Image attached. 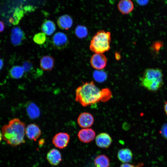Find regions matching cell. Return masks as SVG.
<instances>
[{
	"mask_svg": "<svg viewBox=\"0 0 167 167\" xmlns=\"http://www.w3.org/2000/svg\"><path fill=\"white\" fill-rule=\"evenodd\" d=\"M24 71L22 66H15L11 67L9 71V75L11 78L19 79L23 76Z\"/></svg>",
	"mask_w": 167,
	"mask_h": 167,
	"instance_id": "21",
	"label": "cell"
},
{
	"mask_svg": "<svg viewBox=\"0 0 167 167\" xmlns=\"http://www.w3.org/2000/svg\"><path fill=\"white\" fill-rule=\"evenodd\" d=\"M41 29L45 35L50 36L52 35L55 31V24L52 21L46 20L42 24Z\"/></svg>",
	"mask_w": 167,
	"mask_h": 167,
	"instance_id": "19",
	"label": "cell"
},
{
	"mask_svg": "<svg viewBox=\"0 0 167 167\" xmlns=\"http://www.w3.org/2000/svg\"><path fill=\"white\" fill-rule=\"evenodd\" d=\"M55 63L54 58L49 55H46L42 57L40 60V65L43 70L50 71L53 68Z\"/></svg>",
	"mask_w": 167,
	"mask_h": 167,
	"instance_id": "15",
	"label": "cell"
},
{
	"mask_svg": "<svg viewBox=\"0 0 167 167\" xmlns=\"http://www.w3.org/2000/svg\"><path fill=\"white\" fill-rule=\"evenodd\" d=\"M90 62L93 68L100 70L104 68L106 66L107 59L103 54L95 53L92 56Z\"/></svg>",
	"mask_w": 167,
	"mask_h": 167,
	"instance_id": "6",
	"label": "cell"
},
{
	"mask_svg": "<svg viewBox=\"0 0 167 167\" xmlns=\"http://www.w3.org/2000/svg\"><path fill=\"white\" fill-rule=\"evenodd\" d=\"M46 158L50 164L56 166L61 161L62 155L59 150L55 148H53L48 152Z\"/></svg>",
	"mask_w": 167,
	"mask_h": 167,
	"instance_id": "13",
	"label": "cell"
},
{
	"mask_svg": "<svg viewBox=\"0 0 167 167\" xmlns=\"http://www.w3.org/2000/svg\"><path fill=\"white\" fill-rule=\"evenodd\" d=\"M2 137V132L0 131V143L1 142Z\"/></svg>",
	"mask_w": 167,
	"mask_h": 167,
	"instance_id": "32",
	"label": "cell"
},
{
	"mask_svg": "<svg viewBox=\"0 0 167 167\" xmlns=\"http://www.w3.org/2000/svg\"><path fill=\"white\" fill-rule=\"evenodd\" d=\"M96 145L102 148H107L111 143L112 139L110 136L106 133H101L98 135L95 139Z\"/></svg>",
	"mask_w": 167,
	"mask_h": 167,
	"instance_id": "12",
	"label": "cell"
},
{
	"mask_svg": "<svg viewBox=\"0 0 167 167\" xmlns=\"http://www.w3.org/2000/svg\"><path fill=\"white\" fill-rule=\"evenodd\" d=\"M70 139V135L67 133L59 132L54 136L52 142L56 147L59 149H63L67 146Z\"/></svg>",
	"mask_w": 167,
	"mask_h": 167,
	"instance_id": "7",
	"label": "cell"
},
{
	"mask_svg": "<svg viewBox=\"0 0 167 167\" xmlns=\"http://www.w3.org/2000/svg\"><path fill=\"white\" fill-rule=\"evenodd\" d=\"M96 133L91 128H84L80 130L78 134L79 140L84 143H89L95 138Z\"/></svg>",
	"mask_w": 167,
	"mask_h": 167,
	"instance_id": "11",
	"label": "cell"
},
{
	"mask_svg": "<svg viewBox=\"0 0 167 167\" xmlns=\"http://www.w3.org/2000/svg\"><path fill=\"white\" fill-rule=\"evenodd\" d=\"M119 160L124 163H127L131 161L133 157L131 151L129 149L123 148L120 150L118 153Z\"/></svg>",
	"mask_w": 167,
	"mask_h": 167,
	"instance_id": "17",
	"label": "cell"
},
{
	"mask_svg": "<svg viewBox=\"0 0 167 167\" xmlns=\"http://www.w3.org/2000/svg\"><path fill=\"white\" fill-rule=\"evenodd\" d=\"M118 7L122 14H127L133 11L134 6L131 0H121L118 4Z\"/></svg>",
	"mask_w": 167,
	"mask_h": 167,
	"instance_id": "14",
	"label": "cell"
},
{
	"mask_svg": "<svg viewBox=\"0 0 167 167\" xmlns=\"http://www.w3.org/2000/svg\"><path fill=\"white\" fill-rule=\"evenodd\" d=\"M112 94L107 88L100 89L93 81L83 83L75 90V100L86 107L100 101L105 102L110 99Z\"/></svg>",
	"mask_w": 167,
	"mask_h": 167,
	"instance_id": "1",
	"label": "cell"
},
{
	"mask_svg": "<svg viewBox=\"0 0 167 167\" xmlns=\"http://www.w3.org/2000/svg\"><path fill=\"white\" fill-rule=\"evenodd\" d=\"M3 66V62L2 60L0 58V70H1Z\"/></svg>",
	"mask_w": 167,
	"mask_h": 167,
	"instance_id": "30",
	"label": "cell"
},
{
	"mask_svg": "<svg viewBox=\"0 0 167 167\" xmlns=\"http://www.w3.org/2000/svg\"><path fill=\"white\" fill-rule=\"evenodd\" d=\"M4 29V25L3 23L0 21V32H2Z\"/></svg>",
	"mask_w": 167,
	"mask_h": 167,
	"instance_id": "29",
	"label": "cell"
},
{
	"mask_svg": "<svg viewBox=\"0 0 167 167\" xmlns=\"http://www.w3.org/2000/svg\"><path fill=\"white\" fill-rule=\"evenodd\" d=\"M109 159L106 156L101 155L95 158L94 163L96 167H109Z\"/></svg>",
	"mask_w": 167,
	"mask_h": 167,
	"instance_id": "20",
	"label": "cell"
},
{
	"mask_svg": "<svg viewBox=\"0 0 167 167\" xmlns=\"http://www.w3.org/2000/svg\"><path fill=\"white\" fill-rule=\"evenodd\" d=\"M93 77L95 79L99 82L104 81L107 78L106 73L103 71H97L94 73Z\"/></svg>",
	"mask_w": 167,
	"mask_h": 167,
	"instance_id": "24",
	"label": "cell"
},
{
	"mask_svg": "<svg viewBox=\"0 0 167 167\" xmlns=\"http://www.w3.org/2000/svg\"><path fill=\"white\" fill-rule=\"evenodd\" d=\"M164 109L166 114L167 115V102L165 103L164 105Z\"/></svg>",
	"mask_w": 167,
	"mask_h": 167,
	"instance_id": "31",
	"label": "cell"
},
{
	"mask_svg": "<svg viewBox=\"0 0 167 167\" xmlns=\"http://www.w3.org/2000/svg\"><path fill=\"white\" fill-rule=\"evenodd\" d=\"M163 75L162 70L158 68H148L144 71L140 78L142 86L147 90L155 91L162 86Z\"/></svg>",
	"mask_w": 167,
	"mask_h": 167,
	"instance_id": "3",
	"label": "cell"
},
{
	"mask_svg": "<svg viewBox=\"0 0 167 167\" xmlns=\"http://www.w3.org/2000/svg\"><path fill=\"white\" fill-rule=\"evenodd\" d=\"M25 134L29 139L36 141L41 135V131L37 125L34 123H31L26 127Z\"/></svg>",
	"mask_w": 167,
	"mask_h": 167,
	"instance_id": "10",
	"label": "cell"
},
{
	"mask_svg": "<svg viewBox=\"0 0 167 167\" xmlns=\"http://www.w3.org/2000/svg\"><path fill=\"white\" fill-rule=\"evenodd\" d=\"M161 132L162 135L167 139V124H165L163 126Z\"/></svg>",
	"mask_w": 167,
	"mask_h": 167,
	"instance_id": "26",
	"label": "cell"
},
{
	"mask_svg": "<svg viewBox=\"0 0 167 167\" xmlns=\"http://www.w3.org/2000/svg\"><path fill=\"white\" fill-rule=\"evenodd\" d=\"M52 41L53 47L58 50L66 48L69 43L67 36L61 32H57L52 37Z\"/></svg>",
	"mask_w": 167,
	"mask_h": 167,
	"instance_id": "5",
	"label": "cell"
},
{
	"mask_svg": "<svg viewBox=\"0 0 167 167\" xmlns=\"http://www.w3.org/2000/svg\"><path fill=\"white\" fill-rule=\"evenodd\" d=\"M77 121L80 127L84 128H88L92 125L94 119L91 113L88 112H83L79 115Z\"/></svg>",
	"mask_w": 167,
	"mask_h": 167,
	"instance_id": "9",
	"label": "cell"
},
{
	"mask_svg": "<svg viewBox=\"0 0 167 167\" xmlns=\"http://www.w3.org/2000/svg\"><path fill=\"white\" fill-rule=\"evenodd\" d=\"M150 0H136L137 4L140 6H144L146 5Z\"/></svg>",
	"mask_w": 167,
	"mask_h": 167,
	"instance_id": "28",
	"label": "cell"
},
{
	"mask_svg": "<svg viewBox=\"0 0 167 167\" xmlns=\"http://www.w3.org/2000/svg\"><path fill=\"white\" fill-rule=\"evenodd\" d=\"M73 23L72 18L68 15H64L60 16L57 21V24L60 28L66 30L69 29L71 27Z\"/></svg>",
	"mask_w": 167,
	"mask_h": 167,
	"instance_id": "16",
	"label": "cell"
},
{
	"mask_svg": "<svg viewBox=\"0 0 167 167\" xmlns=\"http://www.w3.org/2000/svg\"><path fill=\"white\" fill-rule=\"evenodd\" d=\"M22 67L24 71L26 72L31 71L33 68L32 63L29 60H27L24 62Z\"/></svg>",
	"mask_w": 167,
	"mask_h": 167,
	"instance_id": "25",
	"label": "cell"
},
{
	"mask_svg": "<svg viewBox=\"0 0 167 167\" xmlns=\"http://www.w3.org/2000/svg\"><path fill=\"white\" fill-rule=\"evenodd\" d=\"M142 164H139L136 165L127 163H125L121 165L120 167H141Z\"/></svg>",
	"mask_w": 167,
	"mask_h": 167,
	"instance_id": "27",
	"label": "cell"
},
{
	"mask_svg": "<svg viewBox=\"0 0 167 167\" xmlns=\"http://www.w3.org/2000/svg\"><path fill=\"white\" fill-rule=\"evenodd\" d=\"M25 39V33L20 27H15L12 28L11 32V40L14 46L21 45Z\"/></svg>",
	"mask_w": 167,
	"mask_h": 167,
	"instance_id": "8",
	"label": "cell"
},
{
	"mask_svg": "<svg viewBox=\"0 0 167 167\" xmlns=\"http://www.w3.org/2000/svg\"><path fill=\"white\" fill-rule=\"evenodd\" d=\"M25 125L18 118H14L2 127V138L6 143L13 146L25 142Z\"/></svg>",
	"mask_w": 167,
	"mask_h": 167,
	"instance_id": "2",
	"label": "cell"
},
{
	"mask_svg": "<svg viewBox=\"0 0 167 167\" xmlns=\"http://www.w3.org/2000/svg\"><path fill=\"white\" fill-rule=\"evenodd\" d=\"M45 34L43 32H39L36 34L34 36L33 40L36 43L41 45L43 44L46 39Z\"/></svg>",
	"mask_w": 167,
	"mask_h": 167,
	"instance_id": "22",
	"label": "cell"
},
{
	"mask_svg": "<svg viewBox=\"0 0 167 167\" xmlns=\"http://www.w3.org/2000/svg\"><path fill=\"white\" fill-rule=\"evenodd\" d=\"M111 33L103 30L98 31L91 40L89 48L95 53L103 54L110 49Z\"/></svg>",
	"mask_w": 167,
	"mask_h": 167,
	"instance_id": "4",
	"label": "cell"
},
{
	"mask_svg": "<svg viewBox=\"0 0 167 167\" xmlns=\"http://www.w3.org/2000/svg\"><path fill=\"white\" fill-rule=\"evenodd\" d=\"M76 36L79 38H83L85 37L87 34V30L85 27L81 25H78L75 29Z\"/></svg>",
	"mask_w": 167,
	"mask_h": 167,
	"instance_id": "23",
	"label": "cell"
},
{
	"mask_svg": "<svg viewBox=\"0 0 167 167\" xmlns=\"http://www.w3.org/2000/svg\"><path fill=\"white\" fill-rule=\"evenodd\" d=\"M26 110L29 117L32 119L38 118L40 115L38 107L34 103L29 102L26 105Z\"/></svg>",
	"mask_w": 167,
	"mask_h": 167,
	"instance_id": "18",
	"label": "cell"
}]
</instances>
